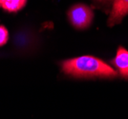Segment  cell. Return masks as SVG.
<instances>
[{
  "label": "cell",
  "mask_w": 128,
  "mask_h": 119,
  "mask_svg": "<svg viewBox=\"0 0 128 119\" xmlns=\"http://www.w3.org/2000/svg\"><path fill=\"white\" fill-rule=\"evenodd\" d=\"M96 1H98V2H104V1H107V0H96Z\"/></svg>",
  "instance_id": "52a82bcc"
},
{
  "label": "cell",
  "mask_w": 128,
  "mask_h": 119,
  "mask_svg": "<svg viewBox=\"0 0 128 119\" xmlns=\"http://www.w3.org/2000/svg\"><path fill=\"white\" fill-rule=\"evenodd\" d=\"M68 18L74 27L82 30L90 26L94 18V14L88 6L84 4H76L69 10Z\"/></svg>",
  "instance_id": "7a4b0ae2"
},
{
  "label": "cell",
  "mask_w": 128,
  "mask_h": 119,
  "mask_svg": "<svg viewBox=\"0 0 128 119\" xmlns=\"http://www.w3.org/2000/svg\"><path fill=\"white\" fill-rule=\"evenodd\" d=\"M27 0H0V8L9 12H17L26 6Z\"/></svg>",
  "instance_id": "5b68a950"
},
{
  "label": "cell",
  "mask_w": 128,
  "mask_h": 119,
  "mask_svg": "<svg viewBox=\"0 0 128 119\" xmlns=\"http://www.w3.org/2000/svg\"><path fill=\"white\" fill-rule=\"evenodd\" d=\"M9 39V33L4 26L0 25V47L4 46Z\"/></svg>",
  "instance_id": "8992f818"
},
{
  "label": "cell",
  "mask_w": 128,
  "mask_h": 119,
  "mask_svg": "<svg viewBox=\"0 0 128 119\" xmlns=\"http://www.w3.org/2000/svg\"><path fill=\"white\" fill-rule=\"evenodd\" d=\"M113 64L117 68L118 71L123 78L128 79V51L122 47L118 48Z\"/></svg>",
  "instance_id": "277c9868"
},
{
  "label": "cell",
  "mask_w": 128,
  "mask_h": 119,
  "mask_svg": "<svg viewBox=\"0 0 128 119\" xmlns=\"http://www.w3.org/2000/svg\"><path fill=\"white\" fill-rule=\"evenodd\" d=\"M128 14V0H114L108 24L114 26Z\"/></svg>",
  "instance_id": "3957f363"
},
{
  "label": "cell",
  "mask_w": 128,
  "mask_h": 119,
  "mask_svg": "<svg viewBox=\"0 0 128 119\" xmlns=\"http://www.w3.org/2000/svg\"><path fill=\"white\" fill-rule=\"evenodd\" d=\"M62 71L75 78H114L118 75L117 70L104 61L91 55H83L61 63Z\"/></svg>",
  "instance_id": "6da1fadb"
}]
</instances>
